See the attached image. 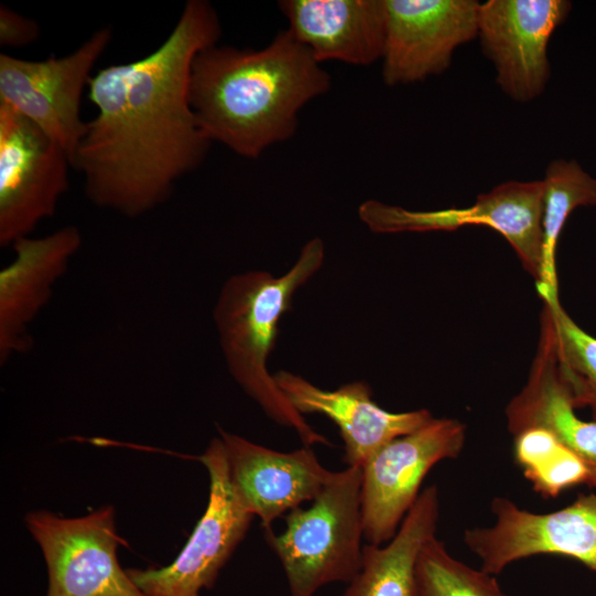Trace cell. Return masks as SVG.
Wrapping results in <instances>:
<instances>
[{
    "instance_id": "6da1fadb",
    "label": "cell",
    "mask_w": 596,
    "mask_h": 596,
    "mask_svg": "<svg viewBox=\"0 0 596 596\" xmlns=\"http://www.w3.org/2000/svg\"><path fill=\"white\" fill-rule=\"evenodd\" d=\"M222 28L206 0H189L164 41L151 53L98 70L73 159L91 202L127 217L162 204L182 177L196 169L212 143L189 100L190 72Z\"/></svg>"
},
{
    "instance_id": "7a4b0ae2",
    "label": "cell",
    "mask_w": 596,
    "mask_h": 596,
    "mask_svg": "<svg viewBox=\"0 0 596 596\" xmlns=\"http://www.w3.org/2000/svg\"><path fill=\"white\" fill-rule=\"evenodd\" d=\"M330 85L328 72L287 29L259 50L214 44L199 52L189 100L212 142L256 159L291 138L300 110Z\"/></svg>"
},
{
    "instance_id": "3957f363",
    "label": "cell",
    "mask_w": 596,
    "mask_h": 596,
    "mask_svg": "<svg viewBox=\"0 0 596 596\" xmlns=\"http://www.w3.org/2000/svg\"><path fill=\"white\" fill-rule=\"evenodd\" d=\"M323 259L324 244L313 237L302 246L292 267L279 277L264 270L233 275L222 286L213 311L233 379L269 418L292 428L305 446L331 443L294 408L268 372L267 360L295 291L321 268Z\"/></svg>"
},
{
    "instance_id": "277c9868",
    "label": "cell",
    "mask_w": 596,
    "mask_h": 596,
    "mask_svg": "<svg viewBox=\"0 0 596 596\" xmlns=\"http://www.w3.org/2000/svg\"><path fill=\"white\" fill-rule=\"evenodd\" d=\"M362 468L348 466L309 508L289 511L285 530L266 540L284 568L290 596H313L331 583L349 584L362 565Z\"/></svg>"
},
{
    "instance_id": "5b68a950",
    "label": "cell",
    "mask_w": 596,
    "mask_h": 596,
    "mask_svg": "<svg viewBox=\"0 0 596 596\" xmlns=\"http://www.w3.org/2000/svg\"><path fill=\"white\" fill-rule=\"evenodd\" d=\"M198 459L209 473V501L183 549L167 566L127 570L145 596H201L211 589L254 518L233 489L222 439L213 438Z\"/></svg>"
},
{
    "instance_id": "8992f818",
    "label": "cell",
    "mask_w": 596,
    "mask_h": 596,
    "mask_svg": "<svg viewBox=\"0 0 596 596\" xmlns=\"http://www.w3.org/2000/svg\"><path fill=\"white\" fill-rule=\"evenodd\" d=\"M24 523L45 562L46 596H145L119 564L113 505L76 518L34 510Z\"/></svg>"
},
{
    "instance_id": "52a82bcc",
    "label": "cell",
    "mask_w": 596,
    "mask_h": 596,
    "mask_svg": "<svg viewBox=\"0 0 596 596\" xmlns=\"http://www.w3.org/2000/svg\"><path fill=\"white\" fill-rule=\"evenodd\" d=\"M543 180L508 181L478 195L469 207L413 211L366 200L358 214L374 233L490 227L509 242L524 269L539 283L543 269Z\"/></svg>"
},
{
    "instance_id": "ba28073f",
    "label": "cell",
    "mask_w": 596,
    "mask_h": 596,
    "mask_svg": "<svg viewBox=\"0 0 596 596\" xmlns=\"http://www.w3.org/2000/svg\"><path fill=\"white\" fill-rule=\"evenodd\" d=\"M111 39V29L103 28L72 53L43 61L0 54V103L61 145L72 163L86 127L81 118L82 96Z\"/></svg>"
},
{
    "instance_id": "9c48e42d",
    "label": "cell",
    "mask_w": 596,
    "mask_h": 596,
    "mask_svg": "<svg viewBox=\"0 0 596 596\" xmlns=\"http://www.w3.org/2000/svg\"><path fill=\"white\" fill-rule=\"evenodd\" d=\"M67 151L32 121L0 103V246L30 236L54 215L68 190Z\"/></svg>"
},
{
    "instance_id": "30bf717a",
    "label": "cell",
    "mask_w": 596,
    "mask_h": 596,
    "mask_svg": "<svg viewBox=\"0 0 596 596\" xmlns=\"http://www.w3.org/2000/svg\"><path fill=\"white\" fill-rule=\"evenodd\" d=\"M466 426L454 418H432L376 451L361 468L364 539L382 545L396 534L416 502L428 471L462 451Z\"/></svg>"
},
{
    "instance_id": "8fae6325",
    "label": "cell",
    "mask_w": 596,
    "mask_h": 596,
    "mask_svg": "<svg viewBox=\"0 0 596 596\" xmlns=\"http://www.w3.org/2000/svg\"><path fill=\"white\" fill-rule=\"evenodd\" d=\"M496 522L491 526L466 529L464 542L491 575L511 563L550 554L574 558L596 574V493L578 494L565 508L534 513L513 501H491Z\"/></svg>"
},
{
    "instance_id": "7c38bea8",
    "label": "cell",
    "mask_w": 596,
    "mask_h": 596,
    "mask_svg": "<svg viewBox=\"0 0 596 596\" xmlns=\"http://www.w3.org/2000/svg\"><path fill=\"white\" fill-rule=\"evenodd\" d=\"M567 0H489L479 4L478 38L502 92L519 103L540 96L550 77L547 45L570 14Z\"/></svg>"
},
{
    "instance_id": "4fadbf2b",
    "label": "cell",
    "mask_w": 596,
    "mask_h": 596,
    "mask_svg": "<svg viewBox=\"0 0 596 596\" xmlns=\"http://www.w3.org/2000/svg\"><path fill=\"white\" fill-rule=\"evenodd\" d=\"M475 0H385L382 77L389 86L445 72L455 50L478 36Z\"/></svg>"
},
{
    "instance_id": "5bb4252c",
    "label": "cell",
    "mask_w": 596,
    "mask_h": 596,
    "mask_svg": "<svg viewBox=\"0 0 596 596\" xmlns=\"http://www.w3.org/2000/svg\"><path fill=\"white\" fill-rule=\"evenodd\" d=\"M219 434L233 489L243 505L260 520L265 534L273 532L277 518L315 500L333 475L310 446L283 453L222 428Z\"/></svg>"
},
{
    "instance_id": "9a60e30c",
    "label": "cell",
    "mask_w": 596,
    "mask_h": 596,
    "mask_svg": "<svg viewBox=\"0 0 596 596\" xmlns=\"http://www.w3.org/2000/svg\"><path fill=\"white\" fill-rule=\"evenodd\" d=\"M82 246V234L65 225L41 237L12 245L13 259L0 270V363L32 347L30 326L52 297Z\"/></svg>"
},
{
    "instance_id": "2e32d148",
    "label": "cell",
    "mask_w": 596,
    "mask_h": 596,
    "mask_svg": "<svg viewBox=\"0 0 596 596\" xmlns=\"http://www.w3.org/2000/svg\"><path fill=\"white\" fill-rule=\"evenodd\" d=\"M273 376L301 415L322 414L338 426L347 466L362 467L383 446L433 418L425 408L402 413L383 409L373 401L371 387L363 381L328 391L288 371Z\"/></svg>"
},
{
    "instance_id": "e0dca14e",
    "label": "cell",
    "mask_w": 596,
    "mask_h": 596,
    "mask_svg": "<svg viewBox=\"0 0 596 596\" xmlns=\"http://www.w3.org/2000/svg\"><path fill=\"white\" fill-rule=\"evenodd\" d=\"M289 32L319 63L368 66L382 60L385 0H283Z\"/></svg>"
},
{
    "instance_id": "ac0fdd59",
    "label": "cell",
    "mask_w": 596,
    "mask_h": 596,
    "mask_svg": "<svg viewBox=\"0 0 596 596\" xmlns=\"http://www.w3.org/2000/svg\"><path fill=\"white\" fill-rule=\"evenodd\" d=\"M540 338L528 381L505 407L512 436L540 427L551 432L585 465L588 487L596 489V422L575 414L568 392L560 376L549 328L540 321Z\"/></svg>"
},
{
    "instance_id": "d6986e66",
    "label": "cell",
    "mask_w": 596,
    "mask_h": 596,
    "mask_svg": "<svg viewBox=\"0 0 596 596\" xmlns=\"http://www.w3.org/2000/svg\"><path fill=\"white\" fill-rule=\"evenodd\" d=\"M439 496L435 485L421 491L386 545H363L362 565L341 596H418L416 562L436 536Z\"/></svg>"
},
{
    "instance_id": "ffe728a7",
    "label": "cell",
    "mask_w": 596,
    "mask_h": 596,
    "mask_svg": "<svg viewBox=\"0 0 596 596\" xmlns=\"http://www.w3.org/2000/svg\"><path fill=\"white\" fill-rule=\"evenodd\" d=\"M540 320L549 328L560 376L574 408L588 407L596 422V338L567 315L556 290L538 291Z\"/></svg>"
},
{
    "instance_id": "44dd1931",
    "label": "cell",
    "mask_w": 596,
    "mask_h": 596,
    "mask_svg": "<svg viewBox=\"0 0 596 596\" xmlns=\"http://www.w3.org/2000/svg\"><path fill=\"white\" fill-rule=\"evenodd\" d=\"M543 269L536 290H557L556 247L571 213L596 205V179L575 160L552 161L543 179Z\"/></svg>"
},
{
    "instance_id": "7402d4cb",
    "label": "cell",
    "mask_w": 596,
    "mask_h": 596,
    "mask_svg": "<svg viewBox=\"0 0 596 596\" xmlns=\"http://www.w3.org/2000/svg\"><path fill=\"white\" fill-rule=\"evenodd\" d=\"M513 457L533 490L543 498L588 485L585 465L551 432L532 427L513 436Z\"/></svg>"
},
{
    "instance_id": "603a6c76",
    "label": "cell",
    "mask_w": 596,
    "mask_h": 596,
    "mask_svg": "<svg viewBox=\"0 0 596 596\" xmlns=\"http://www.w3.org/2000/svg\"><path fill=\"white\" fill-rule=\"evenodd\" d=\"M416 581L418 596H507L494 575L455 558L436 536L418 554Z\"/></svg>"
},
{
    "instance_id": "cb8c5ba5",
    "label": "cell",
    "mask_w": 596,
    "mask_h": 596,
    "mask_svg": "<svg viewBox=\"0 0 596 596\" xmlns=\"http://www.w3.org/2000/svg\"><path fill=\"white\" fill-rule=\"evenodd\" d=\"M40 25L6 4L0 6V45L4 47L26 46L40 36Z\"/></svg>"
}]
</instances>
